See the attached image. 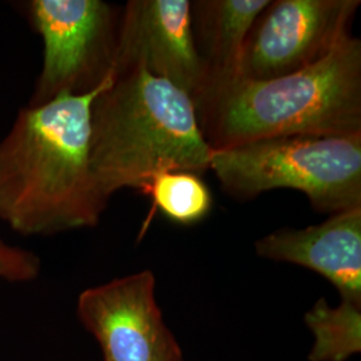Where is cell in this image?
I'll return each instance as SVG.
<instances>
[{
  "instance_id": "cell-11",
  "label": "cell",
  "mask_w": 361,
  "mask_h": 361,
  "mask_svg": "<svg viewBox=\"0 0 361 361\" xmlns=\"http://www.w3.org/2000/svg\"><path fill=\"white\" fill-rule=\"evenodd\" d=\"M141 193L152 200V210L141 229V235L149 228L157 210L166 219L194 225L207 219L213 207V197L201 176L190 171H164L145 185Z\"/></svg>"
},
{
  "instance_id": "cell-1",
  "label": "cell",
  "mask_w": 361,
  "mask_h": 361,
  "mask_svg": "<svg viewBox=\"0 0 361 361\" xmlns=\"http://www.w3.org/2000/svg\"><path fill=\"white\" fill-rule=\"evenodd\" d=\"M106 86L18 111L0 140V221L13 232L43 237L101 222L109 201L91 170L90 116Z\"/></svg>"
},
{
  "instance_id": "cell-8",
  "label": "cell",
  "mask_w": 361,
  "mask_h": 361,
  "mask_svg": "<svg viewBox=\"0 0 361 361\" xmlns=\"http://www.w3.org/2000/svg\"><path fill=\"white\" fill-rule=\"evenodd\" d=\"M143 68L195 102L202 90L189 0H130L122 6L114 75Z\"/></svg>"
},
{
  "instance_id": "cell-4",
  "label": "cell",
  "mask_w": 361,
  "mask_h": 361,
  "mask_svg": "<svg viewBox=\"0 0 361 361\" xmlns=\"http://www.w3.org/2000/svg\"><path fill=\"white\" fill-rule=\"evenodd\" d=\"M210 170L237 200L292 189L319 213L361 207V134L276 137L213 150Z\"/></svg>"
},
{
  "instance_id": "cell-10",
  "label": "cell",
  "mask_w": 361,
  "mask_h": 361,
  "mask_svg": "<svg viewBox=\"0 0 361 361\" xmlns=\"http://www.w3.org/2000/svg\"><path fill=\"white\" fill-rule=\"evenodd\" d=\"M271 0L190 1L194 49L201 67L200 107L238 79L246 37Z\"/></svg>"
},
{
  "instance_id": "cell-2",
  "label": "cell",
  "mask_w": 361,
  "mask_h": 361,
  "mask_svg": "<svg viewBox=\"0 0 361 361\" xmlns=\"http://www.w3.org/2000/svg\"><path fill=\"white\" fill-rule=\"evenodd\" d=\"M212 154L192 98L143 68L114 75L91 104V170L107 201L164 171L202 177Z\"/></svg>"
},
{
  "instance_id": "cell-7",
  "label": "cell",
  "mask_w": 361,
  "mask_h": 361,
  "mask_svg": "<svg viewBox=\"0 0 361 361\" xmlns=\"http://www.w3.org/2000/svg\"><path fill=\"white\" fill-rule=\"evenodd\" d=\"M153 271H141L83 290L77 314L104 361H185L155 298Z\"/></svg>"
},
{
  "instance_id": "cell-9",
  "label": "cell",
  "mask_w": 361,
  "mask_h": 361,
  "mask_svg": "<svg viewBox=\"0 0 361 361\" xmlns=\"http://www.w3.org/2000/svg\"><path fill=\"white\" fill-rule=\"evenodd\" d=\"M255 246L259 257L319 273L335 286L341 301L361 305V207L302 229H277Z\"/></svg>"
},
{
  "instance_id": "cell-6",
  "label": "cell",
  "mask_w": 361,
  "mask_h": 361,
  "mask_svg": "<svg viewBox=\"0 0 361 361\" xmlns=\"http://www.w3.org/2000/svg\"><path fill=\"white\" fill-rule=\"evenodd\" d=\"M360 0H276L246 37L238 79L269 80L326 58L349 37Z\"/></svg>"
},
{
  "instance_id": "cell-13",
  "label": "cell",
  "mask_w": 361,
  "mask_h": 361,
  "mask_svg": "<svg viewBox=\"0 0 361 361\" xmlns=\"http://www.w3.org/2000/svg\"><path fill=\"white\" fill-rule=\"evenodd\" d=\"M40 271L42 261L32 250L0 238V281L28 284L38 279Z\"/></svg>"
},
{
  "instance_id": "cell-12",
  "label": "cell",
  "mask_w": 361,
  "mask_h": 361,
  "mask_svg": "<svg viewBox=\"0 0 361 361\" xmlns=\"http://www.w3.org/2000/svg\"><path fill=\"white\" fill-rule=\"evenodd\" d=\"M305 324L313 335L310 361H347L361 350V305L340 301L332 307L320 298L310 308Z\"/></svg>"
},
{
  "instance_id": "cell-3",
  "label": "cell",
  "mask_w": 361,
  "mask_h": 361,
  "mask_svg": "<svg viewBox=\"0 0 361 361\" xmlns=\"http://www.w3.org/2000/svg\"><path fill=\"white\" fill-rule=\"evenodd\" d=\"M213 150L258 140L361 134V40L347 37L316 65L269 80L237 79L195 109Z\"/></svg>"
},
{
  "instance_id": "cell-5",
  "label": "cell",
  "mask_w": 361,
  "mask_h": 361,
  "mask_svg": "<svg viewBox=\"0 0 361 361\" xmlns=\"http://www.w3.org/2000/svg\"><path fill=\"white\" fill-rule=\"evenodd\" d=\"M20 10L42 40L30 106L86 95L114 79L122 6L104 0H27Z\"/></svg>"
}]
</instances>
